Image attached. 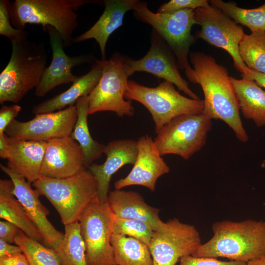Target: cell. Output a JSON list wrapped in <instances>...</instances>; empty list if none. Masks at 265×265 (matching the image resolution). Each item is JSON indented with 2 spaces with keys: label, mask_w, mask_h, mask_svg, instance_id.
<instances>
[{
  "label": "cell",
  "mask_w": 265,
  "mask_h": 265,
  "mask_svg": "<svg viewBox=\"0 0 265 265\" xmlns=\"http://www.w3.org/2000/svg\"><path fill=\"white\" fill-rule=\"evenodd\" d=\"M9 157L8 136L5 133L0 134V157L8 159Z\"/></svg>",
  "instance_id": "60d3db41"
},
{
  "label": "cell",
  "mask_w": 265,
  "mask_h": 265,
  "mask_svg": "<svg viewBox=\"0 0 265 265\" xmlns=\"http://www.w3.org/2000/svg\"><path fill=\"white\" fill-rule=\"evenodd\" d=\"M14 243L21 248L29 265H60L53 249L45 246L20 230Z\"/></svg>",
  "instance_id": "4dcf8cb0"
},
{
  "label": "cell",
  "mask_w": 265,
  "mask_h": 265,
  "mask_svg": "<svg viewBox=\"0 0 265 265\" xmlns=\"http://www.w3.org/2000/svg\"><path fill=\"white\" fill-rule=\"evenodd\" d=\"M239 53L249 69L265 74V32L245 34L239 44Z\"/></svg>",
  "instance_id": "f546056e"
},
{
  "label": "cell",
  "mask_w": 265,
  "mask_h": 265,
  "mask_svg": "<svg viewBox=\"0 0 265 265\" xmlns=\"http://www.w3.org/2000/svg\"><path fill=\"white\" fill-rule=\"evenodd\" d=\"M0 265H29L23 252L10 256L0 257Z\"/></svg>",
  "instance_id": "74e56055"
},
{
  "label": "cell",
  "mask_w": 265,
  "mask_h": 265,
  "mask_svg": "<svg viewBox=\"0 0 265 265\" xmlns=\"http://www.w3.org/2000/svg\"><path fill=\"white\" fill-rule=\"evenodd\" d=\"M12 53L0 75V104L17 103L39 85L46 69L48 53L44 44L27 38L13 41Z\"/></svg>",
  "instance_id": "3957f363"
},
{
  "label": "cell",
  "mask_w": 265,
  "mask_h": 265,
  "mask_svg": "<svg viewBox=\"0 0 265 265\" xmlns=\"http://www.w3.org/2000/svg\"><path fill=\"white\" fill-rule=\"evenodd\" d=\"M195 19L201 26L198 37L208 44L225 50L235 67L241 74L250 71L242 60L239 45L245 35L242 27L219 9L209 4L195 10Z\"/></svg>",
  "instance_id": "8fae6325"
},
{
  "label": "cell",
  "mask_w": 265,
  "mask_h": 265,
  "mask_svg": "<svg viewBox=\"0 0 265 265\" xmlns=\"http://www.w3.org/2000/svg\"><path fill=\"white\" fill-rule=\"evenodd\" d=\"M195 10L184 9L168 13H154L147 3L138 1L134 9L135 17L151 25L165 41L177 59L178 67L186 70L190 67L188 56L194 42L191 33L195 19Z\"/></svg>",
  "instance_id": "52a82bcc"
},
{
  "label": "cell",
  "mask_w": 265,
  "mask_h": 265,
  "mask_svg": "<svg viewBox=\"0 0 265 265\" xmlns=\"http://www.w3.org/2000/svg\"><path fill=\"white\" fill-rule=\"evenodd\" d=\"M113 231V234L136 238L148 247L154 233L151 227L143 221L118 217L114 215Z\"/></svg>",
  "instance_id": "1f68e13d"
},
{
  "label": "cell",
  "mask_w": 265,
  "mask_h": 265,
  "mask_svg": "<svg viewBox=\"0 0 265 265\" xmlns=\"http://www.w3.org/2000/svg\"><path fill=\"white\" fill-rule=\"evenodd\" d=\"M246 265H265V256L251 261L247 263Z\"/></svg>",
  "instance_id": "b9f144b4"
},
{
  "label": "cell",
  "mask_w": 265,
  "mask_h": 265,
  "mask_svg": "<svg viewBox=\"0 0 265 265\" xmlns=\"http://www.w3.org/2000/svg\"><path fill=\"white\" fill-rule=\"evenodd\" d=\"M264 223H265V221H264Z\"/></svg>",
  "instance_id": "7bdbcfd3"
},
{
  "label": "cell",
  "mask_w": 265,
  "mask_h": 265,
  "mask_svg": "<svg viewBox=\"0 0 265 265\" xmlns=\"http://www.w3.org/2000/svg\"><path fill=\"white\" fill-rule=\"evenodd\" d=\"M0 167L12 181L13 194L39 230L44 243L49 248L54 249L62 241L64 234L56 230L48 220L49 211L40 202L41 195L38 191L33 189L31 184L23 176L8 166L0 164Z\"/></svg>",
  "instance_id": "2e32d148"
},
{
  "label": "cell",
  "mask_w": 265,
  "mask_h": 265,
  "mask_svg": "<svg viewBox=\"0 0 265 265\" xmlns=\"http://www.w3.org/2000/svg\"><path fill=\"white\" fill-rule=\"evenodd\" d=\"M210 2L236 24L248 27L251 32H265V3L255 8L245 9L238 7L236 3L231 1L212 0Z\"/></svg>",
  "instance_id": "f1b7e54d"
},
{
  "label": "cell",
  "mask_w": 265,
  "mask_h": 265,
  "mask_svg": "<svg viewBox=\"0 0 265 265\" xmlns=\"http://www.w3.org/2000/svg\"><path fill=\"white\" fill-rule=\"evenodd\" d=\"M246 263L236 261H222L215 258L198 257L192 255L183 257L177 265H246Z\"/></svg>",
  "instance_id": "e575fe53"
},
{
  "label": "cell",
  "mask_w": 265,
  "mask_h": 265,
  "mask_svg": "<svg viewBox=\"0 0 265 265\" xmlns=\"http://www.w3.org/2000/svg\"><path fill=\"white\" fill-rule=\"evenodd\" d=\"M230 80L244 117L252 120L258 127L265 126V90L247 78L230 77Z\"/></svg>",
  "instance_id": "d4e9b609"
},
{
  "label": "cell",
  "mask_w": 265,
  "mask_h": 265,
  "mask_svg": "<svg viewBox=\"0 0 265 265\" xmlns=\"http://www.w3.org/2000/svg\"><path fill=\"white\" fill-rule=\"evenodd\" d=\"M112 213L106 202L94 199L79 219L88 265H116L111 243L113 234Z\"/></svg>",
  "instance_id": "30bf717a"
},
{
  "label": "cell",
  "mask_w": 265,
  "mask_h": 265,
  "mask_svg": "<svg viewBox=\"0 0 265 265\" xmlns=\"http://www.w3.org/2000/svg\"><path fill=\"white\" fill-rule=\"evenodd\" d=\"M209 4L207 0H171L162 4L157 12L168 13L187 9L196 10Z\"/></svg>",
  "instance_id": "836d02e7"
},
{
  "label": "cell",
  "mask_w": 265,
  "mask_h": 265,
  "mask_svg": "<svg viewBox=\"0 0 265 265\" xmlns=\"http://www.w3.org/2000/svg\"><path fill=\"white\" fill-rule=\"evenodd\" d=\"M111 243L116 265H153L149 248L142 241L113 234Z\"/></svg>",
  "instance_id": "4316f807"
},
{
  "label": "cell",
  "mask_w": 265,
  "mask_h": 265,
  "mask_svg": "<svg viewBox=\"0 0 265 265\" xmlns=\"http://www.w3.org/2000/svg\"><path fill=\"white\" fill-rule=\"evenodd\" d=\"M32 184L54 207L64 226L79 221L84 209L98 197L97 182L86 168L64 179L40 176Z\"/></svg>",
  "instance_id": "5b68a950"
},
{
  "label": "cell",
  "mask_w": 265,
  "mask_h": 265,
  "mask_svg": "<svg viewBox=\"0 0 265 265\" xmlns=\"http://www.w3.org/2000/svg\"><path fill=\"white\" fill-rule=\"evenodd\" d=\"M126 63L130 76L136 72L150 73L172 83L189 98L200 100L181 75L172 51L154 29L151 33V46L147 53L138 60L127 57Z\"/></svg>",
  "instance_id": "5bb4252c"
},
{
  "label": "cell",
  "mask_w": 265,
  "mask_h": 265,
  "mask_svg": "<svg viewBox=\"0 0 265 265\" xmlns=\"http://www.w3.org/2000/svg\"><path fill=\"white\" fill-rule=\"evenodd\" d=\"M43 29L49 35L52 59L50 65L46 68L40 82L35 88V94L38 97L45 96L59 85L74 82L79 77L72 73L73 68L92 62L96 59L92 54L68 56L64 51L63 40L59 32L50 26H44Z\"/></svg>",
  "instance_id": "9a60e30c"
},
{
  "label": "cell",
  "mask_w": 265,
  "mask_h": 265,
  "mask_svg": "<svg viewBox=\"0 0 265 265\" xmlns=\"http://www.w3.org/2000/svg\"><path fill=\"white\" fill-rule=\"evenodd\" d=\"M241 76L254 80L261 87L265 89V74L250 70L248 74H241Z\"/></svg>",
  "instance_id": "ab89813d"
},
{
  "label": "cell",
  "mask_w": 265,
  "mask_h": 265,
  "mask_svg": "<svg viewBox=\"0 0 265 265\" xmlns=\"http://www.w3.org/2000/svg\"><path fill=\"white\" fill-rule=\"evenodd\" d=\"M212 229V237L202 243L192 256L224 257L246 263L265 256L264 221L225 220L214 223Z\"/></svg>",
  "instance_id": "7a4b0ae2"
},
{
  "label": "cell",
  "mask_w": 265,
  "mask_h": 265,
  "mask_svg": "<svg viewBox=\"0 0 265 265\" xmlns=\"http://www.w3.org/2000/svg\"><path fill=\"white\" fill-rule=\"evenodd\" d=\"M124 97L127 100L140 103L149 110L156 134L174 118L184 114H201L204 109L203 100L183 96L172 83L166 80L156 87H149L129 80Z\"/></svg>",
  "instance_id": "8992f818"
},
{
  "label": "cell",
  "mask_w": 265,
  "mask_h": 265,
  "mask_svg": "<svg viewBox=\"0 0 265 265\" xmlns=\"http://www.w3.org/2000/svg\"><path fill=\"white\" fill-rule=\"evenodd\" d=\"M13 188L10 179L0 180V218L13 224L29 237L44 243L39 230L13 194Z\"/></svg>",
  "instance_id": "cb8c5ba5"
},
{
  "label": "cell",
  "mask_w": 265,
  "mask_h": 265,
  "mask_svg": "<svg viewBox=\"0 0 265 265\" xmlns=\"http://www.w3.org/2000/svg\"><path fill=\"white\" fill-rule=\"evenodd\" d=\"M19 230L15 225L7 221H0V239L8 243H14Z\"/></svg>",
  "instance_id": "8d00e7d4"
},
{
  "label": "cell",
  "mask_w": 265,
  "mask_h": 265,
  "mask_svg": "<svg viewBox=\"0 0 265 265\" xmlns=\"http://www.w3.org/2000/svg\"><path fill=\"white\" fill-rule=\"evenodd\" d=\"M21 110V107L18 105H2L0 109V134L4 133L6 128L17 116Z\"/></svg>",
  "instance_id": "d590c367"
},
{
  "label": "cell",
  "mask_w": 265,
  "mask_h": 265,
  "mask_svg": "<svg viewBox=\"0 0 265 265\" xmlns=\"http://www.w3.org/2000/svg\"><path fill=\"white\" fill-rule=\"evenodd\" d=\"M78 117L76 106L54 112L35 114L27 121L13 120L4 133L11 138L47 142L71 136Z\"/></svg>",
  "instance_id": "4fadbf2b"
},
{
  "label": "cell",
  "mask_w": 265,
  "mask_h": 265,
  "mask_svg": "<svg viewBox=\"0 0 265 265\" xmlns=\"http://www.w3.org/2000/svg\"><path fill=\"white\" fill-rule=\"evenodd\" d=\"M8 142L9 157L7 166L33 184L40 177L47 142L8 136Z\"/></svg>",
  "instance_id": "7402d4cb"
},
{
  "label": "cell",
  "mask_w": 265,
  "mask_h": 265,
  "mask_svg": "<svg viewBox=\"0 0 265 265\" xmlns=\"http://www.w3.org/2000/svg\"><path fill=\"white\" fill-rule=\"evenodd\" d=\"M62 241L54 248L60 265H88L79 221L64 226Z\"/></svg>",
  "instance_id": "83f0119b"
},
{
  "label": "cell",
  "mask_w": 265,
  "mask_h": 265,
  "mask_svg": "<svg viewBox=\"0 0 265 265\" xmlns=\"http://www.w3.org/2000/svg\"><path fill=\"white\" fill-rule=\"evenodd\" d=\"M86 168L81 148L71 136L47 142L40 176L64 179L73 176Z\"/></svg>",
  "instance_id": "e0dca14e"
},
{
  "label": "cell",
  "mask_w": 265,
  "mask_h": 265,
  "mask_svg": "<svg viewBox=\"0 0 265 265\" xmlns=\"http://www.w3.org/2000/svg\"><path fill=\"white\" fill-rule=\"evenodd\" d=\"M138 0H105V10L99 20L89 29L73 38V43L94 39L98 43L102 60H106V47L110 35L123 24L125 13L134 9Z\"/></svg>",
  "instance_id": "ffe728a7"
},
{
  "label": "cell",
  "mask_w": 265,
  "mask_h": 265,
  "mask_svg": "<svg viewBox=\"0 0 265 265\" xmlns=\"http://www.w3.org/2000/svg\"><path fill=\"white\" fill-rule=\"evenodd\" d=\"M126 57L115 53L109 59L100 60L101 77L88 96L89 115L104 111L114 112L119 117L134 114L131 101L124 97L130 76Z\"/></svg>",
  "instance_id": "ba28073f"
},
{
  "label": "cell",
  "mask_w": 265,
  "mask_h": 265,
  "mask_svg": "<svg viewBox=\"0 0 265 265\" xmlns=\"http://www.w3.org/2000/svg\"><path fill=\"white\" fill-rule=\"evenodd\" d=\"M201 244L194 226L173 218L154 231L149 248L153 265H177L181 258L193 255Z\"/></svg>",
  "instance_id": "7c38bea8"
},
{
  "label": "cell",
  "mask_w": 265,
  "mask_h": 265,
  "mask_svg": "<svg viewBox=\"0 0 265 265\" xmlns=\"http://www.w3.org/2000/svg\"><path fill=\"white\" fill-rule=\"evenodd\" d=\"M189 57L193 67L185 70L189 80L199 84L204 95L203 115L224 122L238 139L246 142L248 134L241 120L239 106L227 69L212 56L200 52Z\"/></svg>",
  "instance_id": "6da1fadb"
},
{
  "label": "cell",
  "mask_w": 265,
  "mask_h": 265,
  "mask_svg": "<svg viewBox=\"0 0 265 265\" xmlns=\"http://www.w3.org/2000/svg\"><path fill=\"white\" fill-rule=\"evenodd\" d=\"M22 252L18 245H13L0 239V257L10 256Z\"/></svg>",
  "instance_id": "f35d334b"
},
{
  "label": "cell",
  "mask_w": 265,
  "mask_h": 265,
  "mask_svg": "<svg viewBox=\"0 0 265 265\" xmlns=\"http://www.w3.org/2000/svg\"><path fill=\"white\" fill-rule=\"evenodd\" d=\"M212 125L202 113L180 115L165 125L154 141L161 156L176 155L188 160L204 146Z\"/></svg>",
  "instance_id": "9c48e42d"
},
{
  "label": "cell",
  "mask_w": 265,
  "mask_h": 265,
  "mask_svg": "<svg viewBox=\"0 0 265 265\" xmlns=\"http://www.w3.org/2000/svg\"><path fill=\"white\" fill-rule=\"evenodd\" d=\"M98 3L90 0H15L10 2L12 26L24 29L27 24L50 26L59 33L64 47L73 44V34L78 26L76 11L82 5Z\"/></svg>",
  "instance_id": "277c9868"
},
{
  "label": "cell",
  "mask_w": 265,
  "mask_h": 265,
  "mask_svg": "<svg viewBox=\"0 0 265 265\" xmlns=\"http://www.w3.org/2000/svg\"><path fill=\"white\" fill-rule=\"evenodd\" d=\"M107 202L115 216L143 221L154 231L164 224L159 217L160 210L148 205L137 192L115 189L109 192Z\"/></svg>",
  "instance_id": "44dd1931"
},
{
  "label": "cell",
  "mask_w": 265,
  "mask_h": 265,
  "mask_svg": "<svg viewBox=\"0 0 265 265\" xmlns=\"http://www.w3.org/2000/svg\"><path fill=\"white\" fill-rule=\"evenodd\" d=\"M100 60L95 59L91 70L79 79L66 91L34 106L32 110L35 114L62 110L74 106L79 98L88 96L98 83L102 74Z\"/></svg>",
  "instance_id": "603a6c76"
},
{
  "label": "cell",
  "mask_w": 265,
  "mask_h": 265,
  "mask_svg": "<svg viewBox=\"0 0 265 265\" xmlns=\"http://www.w3.org/2000/svg\"><path fill=\"white\" fill-rule=\"evenodd\" d=\"M137 141L138 153L133 166L129 174L114 183L116 189L133 186H141L153 191L157 180L168 173L170 168L157 150L149 135H143Z\"/></svg>",
  "instance_id": "ac0fdd59"
},
{
  "label": "cell",
  "mask_w": 265,
  "mask_h": 265,
  "mask_svg": "<svg viewBox=\"0 0 265 265\" xmlns=\"http://www.w3.org/2000/svg\"><path fill=\"white\" fill-rule=\"evenodd\" d=\"M138 153L137 141L132 139L114 140L105 145V162L92 163L88 168L95 177L98 184V198L106 202L109 192L111 178L122 166L134 164Z\"/></svg>",
  "instance_id": "d6986e66"
},
{
  "label": "cell",
  "mask_w": 265,
  "mask_h": 265,
  "mask_svg": "<svg viewBox=\"0 0 265 265\" xmlns=\"http://www.w3.org/2000/svg\"><path fill=\"white\" fill-rule=\"evenodd\" d=\"M10 2L0 0V34L7 37L11 42L27 38L28 33L25 29L14 27L10 21Z\"/></svg>",
  "instance_id": "d6a6232c"
},
{
  "label": "cell",
  "mask_w": 265,
  "mask_h": 265,
  "mask_svg": "<svg viewBox=\"0 0 265 265\" xmlns=\"http://www.w3.org/2000/svg\"><path fill=\"white\" fill-rule=\"evenodd\" d=\"M78 117L71 134L80 145L84 156V165L88 168L104 154L105 145L95 140L91 136L87 123L88 114V96H84L76 103Z\"/></svg>",
  "instance_id": "484cf974"
}]
</instances>
